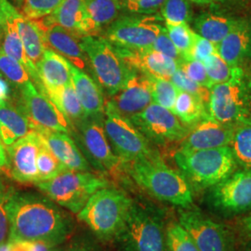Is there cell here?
I'll list each match as a JSON object with an SVG mask.
<instances>
[{"mask_svg": "<svg viewBox=\"0 0 251 251\" xmlns=\"http://www.w3.org/2000/svg\"><path fill=\"white\" fill-rule=\"evenodd\" d=\"M75 229L72 216L45 195L15 192L9 206V237L12 241L42 242L57 247Z\"/></svg>", "mask_w": 251, "mask_h": 251, "instance_id": "6da1fadb", "label": "cell"}, {"mask_svg": "<svg viewBox=\"0 0 251 251\" xmlns=\"http://www.w3.org/2000/svg\"><path fill=\"white\" fill-rule=\"evenodd\" d=\"M124 170L138 186L152 198L180 208L193 206V189L187 179L179 171L170 168L158 153L124 163Z\"/></svg>", "mask_w": 251, "mask_h": 251, "instance_id": "7a4b0ae2", "label": "cell"}, {"mask_svg": "<svg viewBox=\"0 0 251 251\" xmlns=\"http://www.w3.org/2000/svg\"><path fill=\"white\" fill-rule=\"evenodd\" d=\"M174 160L179 171L192 189L208 190L238 170L230 146L203 149L178 150Z\"/></svg>", "mask_w": 251, "mask_h": 251, "instance_id": "3957f363", "label": "cell"}, {"mask_svg": "<svg viewBox=\"0 0 251 251\" xmlns=\"http://www.w3.org/2000/svg\"><path fill=\"white\" fill-rule=\"evenodd\" d=\"M132 200L123 190L108 185L90 198L77 218L100 239H117L125 226Z\"/></svg>", "mask_w": 251, "mask_h": 251, "instance_id": "277c9868", "label": "cell"}, {"mask_svg": "<svg viewBox=\"0 0 251 251\" xmlns=\"http://www.w3.org/2000/svg\"><path fill=\"white\" fill-rule=\"evenodd\" d=\"M116 240L121 251H168L161 209L133 199L125 226Z\"/></svg>", "mask_w": 251, "mask_h": 251, "instance_id": "5b68a950", "label": "cell"}, {"mask_svg": "<svg viewBox=\"0 0 251 251\" xmlns=\"http://www.w3.org/2000/svg\"><path fill=\"white\" fill-rule=\"evenodd\" d=\"M209 117L236 128L251 125V90L249 75L242 67H233L229 80L210 89Z\"/></svg>", "mask_w": 251, "mask_h": 251, "instance_id": "8992f818", "label": "cell"}, {"mask_svg": "<svg viewBox=\"0 0 251 251\" xmlns=\"http://www.w3.org/2000/svg\"><path fill=\"white\" fill-rule=\"evenodd\" d=\"M108 185L107 179L101 176L75 171H63L52 179L36 183L43 195L74 214H78L98 190Z\"/></svg>", "mask_w": 251, "mask_h": 251, "instance_id": "52a82bcc", "label": "cell"}, {"mask_svg": "<svg viewBox=\"0 0 251 251\" xmlns=\"http://www.w3.org/2000/svg\"><path fill=\"white\" fill-rule=\"evenodd\" d=\"M79 45L87 55L100 85L110 96L117 94L134 69L126 63L117 48L105 37L82 36Z\"/></svg>", "mask_w": 251, "mask_h": 251, "instance_id": "ba28073f", "label": "cell"}, {"mask_svg": "<svg viewBox=\"0 0 251 251\" xmlns=\"http://www.w3.org/2000/svg\"><path fill=\"white\" fill-rule=\"evenodd\" d=\"M103 124L113 151L123 163L157 154L131 120L119 113L110 100L105 102Z\"/></svg>", "mask_w": 251, "mask_h": 251, "instance_id": "9c48e42d", "label": "cell"}, {"mask_svg": "<svg viewBox=\"0 0 251 251\" xmlns=\"http://www.w3.org/2000/svg\"><path fill=\"white\" fill-rule=\"evenodd\" d=\"M103 117H84L76 124V137L81 152L98 171L117 173L124 170V163L113 151L104 129Z\"/></svg>", "mask_w": 251, "mask_h": 251, "instance_id": "30bf717a", "label": "cell"}, {"mask_svg": "<svg viewBox=\"0 0 251 251\" xmlns=\"http://www.w3.org/2000/svg\"><path fill=\"white\" fill-rule=\"evenodd\" d=\"M162 17L158 15L123 16L113 22L105 31V38L114 46L130 50L151 49L160 34Z\"/></svg>", "mask_w": 251, "mask_h": 251, "instance_id": "8fae6325", "label": "cell"}, {"mask_svg": "<svg viewBox=\"0 0 251 251\" xmlns=\"http://www.w3.org/2000/svg\"><path fill=\"white\" fill-rule=\"evenodd\" d=\"M208 206L221 215L232 216L251 210V171L238 169L225 180L207 190Z\"/></svg>", "mask_w": 251, "mask_h": 251, "instance_id": "7c38bea8", "label": "cell"}, {"mask_svg": "<svg viewBox=\"0 0 251 251\" xmlns=\"http://www.w3.org/2000/svg\"><path fill=\"white\" fill-rule=\"evenodd\" d=\"M129 119L149 142L159 145L180 143L190 131L171 111L154 102Z\"/></svg>", "mask_w": 251, "mask_h": 251, "instance_id": "4fadbf2b", "label": "cell"}, {"mask_svg": "<svg viewBox=\"0 0 251 251\" xmlns=\"http://www.w3.org/2000/svg\"><path fill=\"white\" fill-rule=\"evenodd\" d=\"M178 223L188 232L200 251H235L233 235L228 228L198 209L179 210Z\"/></svg>", "mask_w": 251, "mask_h": 251, "instance_id": "5bb4252c", "label": "cell"}, {"mask_svg": "<svg viewBox=\"0 0 251 251\" xmlns=\"http://www.w3.org/2000/svg\"><path fill=\"white\" fill-rule=\"evenodd\" d=\"M18 108L29 120L31 129L37 127L73 134L74 126L46 96L30 82L20 90Z\"/></svg>", "mask_w": 251, "mask_h": 251, "instance_id": "9a60e30c", "label": "cell"}, {"mask_svg": "<svg viewBox=\"0 0 251 251\" xmlns=\"http://www.w3.org/2000/svg\"><path fill=\"white\" fill-rule=\"evenodd\" d=\"M41 143L39 134L31 130L15 143L6 146L7 168L12 179L21 183L36 184L39 181L36 161Z\"/></svg>", "mask_w": 251, "mask_h": 251, "instance_id": "2e32d148", "label": "cell"}, {"mask_svg": "<svg viewBox=\"0 0 251 251\" xmlns=\"http://www.w3.org/2000/svg\"><path fill=\"white\" fill-rule=\"evenodd\" d=\"M236 127L216 121L211 117L199 122L190 129L179 143V150H203L230 146Z\"/></svg>", "mask_w": 251, "mask_h": 251, "instance_id": "e0dca14e", "label": "cell"}, {"mask_svg": "<svg viewBox=\"0 0 251 251\" xmlns=\"http://www.w3.org/2000/svg\"><path fill=\"white\" fill-rule=\"evenodd\" d=\"M112 97L110 101L119 113L128 118L134 116L152 102L150 77L134 69L125 86Z\"/></svg>", "mask_w": 251, "mask_h": 251, "instance_id": "ac0fdd59", "label": "cell"}, {"mask_svg": "<svg viewBox=\"0 0 251 251\" xmlns=\"http://www.w3.org/2000/svg\"><path fill=\"white\" fill-rule=\"evenodd\" d=\"M3 17V50L21 63L37 87L39 78L36 67L28 59L18 30L19 12L8 0H0Z\"/></svg>", "mask_w": 251, "mask_h": 251, "instance_id": "d6986e66", "label": "cell"}, {"mask_svg": "<svg viewBox=\"0 0 251 251\" xmlns=\"http://www.w3.org/2000/svg\"><path fill=\"white\" fill-rule=\"evenodd\" d=\"M117 49L131 68L149 76L171 80L173 74L179 68L177 61L152 49L142 50Z\"/></svg>", "mask_w": 251, "mask_h": 251, "instance_id": "ffe728a7", "label": "cell"}, {"mask_svg": "<svg viewBox=\"0 0 251 251\" xmlns=\"http://www.w3.org/2000/svg\"><path fill=\"white\" fill-rule=\"evenodd\" d=\"M34 130L40 135L50 152L67 171H91L90 163L69 134L42 127H37Z\"/></svg>", "mask_w": 251, "mask_h": 251, "instance_id": "44dd1931", "label": "cell"}, {"mask_svg": "<svg viewBox=\"0 0 251 251\" xmlns=\"http://www.w3.org/2000/svg\"><path fill=\"white\" fill-rule=\"evenodd\" d=\"M220 54L231 67H242L251 60V20L241 18L230 34L217 45Z\"/></svg>", "mask_w": 251, "mask_h": 251, "instance_id": "7402d4cb", "label": "cell"}, {"mask_svg": "<svg viewBox=\"0 0 251 251\" xmlns=\"http://www.w3.org/2000/svg\"><path fill=\"white\" fill-rule=\"evenodd\" d=\"M36 70L39 78L36 89L43 94L46 90L72 83L71 63L51 50H46L41 61L36 65Z\"/></svg>", "mask_w": 251, "mask_h": 251, "instance_id": "603a6c76", "label": "cell"}, {"mask_svg": "<svg viewBox=\"0 0 251 251\" xmlns=\"http://www.w3.org/2000/svg\"><path fill=\"white\" fill-rule=\"evenodd\" d=\"M37 24L43 31L47 48L50 46L82 71L86 69L87 63L89 62L88 58H86L79 43H77L73 34L63 27L56 25Z\"/></svg>", "mask_w": 251, "mask_h": 251, "instance_id": "cb8c5ba5", "label": "cell"}, {"mask_svg": "<svg viewBox=\"0 0 251 251\" xmlns=\"http://www.w3.org/2000/svg\"><path fill=\"white\" fill-rule=\"evenodd\" d=\"M72 82L85 117H104L105 101L99 85L88 74L71 63Z\"/></svg>", "mask_w": 251, "mask_h": 251, "instance_id": "d4e9b609", "label": "cell"}, {"mask_svg": "<svg viewBox=\"0 0 251 251\" xmlns=\"http://www.w3.org/2000/svg\"><path fill=\"white\" fill-rule=\"evenodd\" d=\"M42 24L63 27L73 35L89 36L84 0H63L53 12L47 16Z\"/></svg>", "mask_w": 251, "mask_h": 251, "instance_id": "484cf974", "label": "cell"}, {"mask_svg": "<svg viewBox=\"0 0 251 251\" xmlns=\"http://www.w3.org/2000/svg\"><path fill=\"white\" fill-rule=\"evenodd\" d=\"M25 114L9 100H0V140L9 146L31 131Z\"/></svg>", "mask_w": 251, "mask_h": 251, "instance_id": "4316f807", "label": "cell"}, {"mask_svg": "<svg viewBox=\"0 0 251 251\" xmlns=\"http://www.w3.org/2000/svg\"><path fill=\"white\" fill-rule=\"evenodd\" d=\"M241 18L222 13L206 12L197 16L193 25L194 31L215 45L222 42L230 34Z\"/></svg>", "mask_w": 251, "mask_h": 251, "instance_id": "83f0119b", "label": "cell"}, {"mask_svg": "<svg viewBox=\"0 0 251 251\" xmlns=\"http://www.w3.org/2000/svg\"><path fill=\"white\" fill-rule=\"evenodd\" d=\"M88 19L89 36H94L103 27L117 20L123 3L121 0H84Z\"/></svg>", "mask_w": 251, "mask_h": 251, "instance_id": "f1b7e54d", "label": "cell"}, {"mask_svg": "<svg viewBox=\"0 0 251 251\" xmlns=\"http://www.w3.org/2000/svg\"><path fill=\"white\" fill-rule=\"evenodd\" d=\"M17 23L19 34L25 53L31 63L36 67L48 49L43 31L35 20L28 18L21 13H19Z\"/></svg>", "mask_w": 251, "mask_h": 251, "instance_id": "f546056e", "label": "cell"}, {"mask_svg": "<svg viewBox=\"0 0 251 251\" xmlns=\"http://www.w3.org/2000/svg\"><path fill=\"white\" fill-rule=\"evenodd\" d=\"M44 94L73 126L85 117L73 82L63 87L46 90Z\"/></svg>", "mask_w": 251, "mask_h": 251, "instance_id": "4dcf8cb0", "label": "cell"}, {"mask_svg": "<svg viewBox=\"0 0 251 251\" xmlns=\"http://www.w3.org/2000/svg\"><path fill=\"white\" fill-rule=\"evenodd\" d=\"M172 113L189 129L198 125L202 120L210 117L208 107L206 104H204L195 96L181 90H179L177 99L175 100Z\"/></svg>", "mask_w": 251, "mask_h": 251, "instance_id": "1f68e13d", "label": "cell"}, {"mask_svg": "<svg viewBox=\"0 0 251 251\" xmlns=\"http://www.w3.org/2000/svg\"><path fill=\"white\" fill-rule=\"evenodd\" d=\"M230 147L238 168L251 171V125L236 128Z\"/></svg>", "mask_w": 251, "mask_h": 251, "instance_id": "d6a6232c", "label": "cell"}, {"mask_svg": "<svg viewBox=\"0 0 251 251\" xmlns=\"http://www.w3.org/2000/svg\"><path fill=\"white\" fill-rule=\"evenodd\" d=\"M0 77L19 90L32 82L25 67L9 57L2 48H0Z\"/></svg>", "mask_w": 251, "mask_h": 251, "instance_id": "836d02e7", "label": "cell"}, {"mask_svg": "<svg viewBox=\"0 0 251 251\" xmlns=\"http://www.w3.org/2000/svg\"><path fill=\"white\" fill-rule=\"evenodd\" d=\"M160 12L166 25L188 24L193 16L189 0H165L160 8Z\"/></svg>", "mask_w": 251, "mask_h": 251, "instance_id": "e575fe53", "label": "cell"}, {"mask_svg": "<svg viewBox=\"0 0 251 251\" xmlns=\"http://www.w3.org/2000/svg\"><path fill=\"white\" fill-rule=\"evenodd\" d=\"M36 165H37L39 181L52 179L54 177L58 176L59 174H61L63 171H67L63 164L58 160V158L52 152H50V150L48 148L43 140L37 154Z\"/></svg>", "mask_w": 251, "mask_h": 251, "instance_id": "d590c367", "label": "cell"}, {"mask_svg": "<svg viewBox=\"0 0 251 251\" xmlns=\"http://www.w3.org/2000/svg\"><path fill=\"white\" fill-rule=\"evenodd\" d=\"M149 76V75H148ZM152 88V102L172 112L179 90L168 79L149 76Z\"/></svg>", "mask_w": 251, "mask_h": 251, "instance_id": "8d00e7d4", "label": "cell"}, {"mask_svg": "<svg viewBox=\"0 0 251 251\" xmlns=\"http://www.w3.org/2000/svg\"><path fill=\"white\" fill-rule=\"evenodd\" d=\"M168 251H200L188 232L179 223H171L166 227Z\"/></svg>", "mask_w": 251, "mask_h": 251, "instance_id": "74e56055", "label": "cell"}, {"mask_svg": "<svg viewBox=\"0 0 251 251\" xmlns=\"http://www.w3.org/2000/svg\"><path fill=\"white\" fill-rule=\"evenodd\" d=\"M168 35L181 54L183 60H187L189 52L194 45L196 32L189 26L188 24H180L176 25H166Z\"/></svg>", "mask_w": 251, "mask_h": 251, "instance_id": "f35d334b", "label": "cell"}, {"mask_svg": "<svg viewBox=\"0 0 251 251\" xmlns=\"http://www.w3.org/2000/svg\"><path fill=\"white\" fill-rule=\"evenodd\" d=\"M15 192L10 184L0 177V244L9 240V206Z\"/></svg>", "mask_w": 251, "mask_h": 251, "instance_id": "ab89813d", "label": "cell"}, {"mask_svg": "<svg viewBox=\"0 0 251 251\" xmlns=\"http://www.w3.org/2000/svg\"><path fill=\"white\" fill-rule=\"evenodd\" d=\"M202 63L204 64L206 75L212 84V87L229 80L232 76L233 67L226 63L218 52L208 56Z\"/></svg>", "mask_w": 251, "mask_h": 251, "instance_id": "60d3db41", "label": "cell"}, {"mask_svg": "<svg viewBox=\"0 0 251 251\" xmlns=\"http://www.w3.org/2000/svg\"><path fill=\"white\" fill-rule=\"evenodd\" d=\"M171 81L179 90L195 96L208 107V102L210 99V89L192 80L179 68L173 74Z\"/></svg>", "mask_w": 251, "mask_h": 251, "instance_id": "b9f144b4", "label": "cell"}, {"mask_svg": "<svg viewBox=\"0 0 251 251\" xmlns=\"http://www.w3.org/2000/svg\"><path fill=\"white\" fill-rule=\"evenodd\" d=\"M63 0H25L24 13L32 20L43 18L57 9Z\"/></svg>", "mask_w": 251, "mask_h": 251, "instance_id": "7bdbcfd3", "label": "cell"}, {"mask_svg": "<svg viewBox=\"0 0 251 251\" xmlns=\"http://www.w3.org/2000/svg\"><path fill=\"white\" fill-rule=\"evenodd\" d=\"M179 68L185 73V75L192 80L197 82L202 86H205L208 89L212 88V84L206 75V69L202 62L196 61V60H191V61L182 60L179 63Z\"/></svg>", "mask_w": 251, "mask_h": 251, "instance_id": "ee69618b", "label": "cell"}, {"mask_svg": "<svg viewBox=\"0 0 251 251\" xmlns=\"http://www.w3.org/2000/svg\"><path fill=\"white\" fill-rule=\"evenodd\" d=\"M216 52H217V45L212 43L211 41L207 40L205 37L196 34L194 45L189 52L187 60L185 61L196 60L199 62H203L208 56Z\"/></svg>", "mask_w": 251, "mask_h": 251, "instance_id": "f6af8a7d", "label": "cell"}, {"mask_svg": "<svg viewBox=\"0 0 251 251\" xmlns=\"http://www.w3.org/2000/svg\"><path fill=\"white\" fill-rule=\"evenodd\" d=\"M151 49L171 57L172 59H174L175 61H177L178 63L183 60L181 54L179 53V50L176 49V47L172 43L170 36L168 35L166 27H164L162 29L160 34L154 40Z\"/></svg>", "mask_w": 251, "mask_h": 251, "instance_id": "bcb514c9", "label": "cell"}, {"mask_svg": "<svg viewBox=\"0 0 251 251\" xmlns=\"http://www.w3.org/2000/svg\"><path fill=\"white\" fill-rule=\"evenodd\" d=\"M165 0H123V7L130 12L149 15L161 8Z\"/></svg>", "mask_w": 251, "mask_h": 251, "instance_id": "7dc6e473", "label": "cell"}, {"mask_svg": "<svg viewBox=\"0 0 251 251\" xmlns=\"http://www.w3.org/2000/svg\"><path fill=\"white\" fill-rule=\"evenodd\" d=\"M63 251H100V250L90 240L77 239L70 244Z\"/></svg>", "mask_w": 251, "mask_h": 251, "instance_id": "c3c4849f", "label": "cell"}, {"mask_svg": "<svg viewBox=\"0 0 251 251\" xmlns=\"http://www.w3.org/2000/svg\"><path fill=\"white\" fill-rule=\"evenodd\" d=\"M29 251H61L56 247L42 242H28Z\"/></svg>", "mask_w": 251, "mask_h": 251, "instance_id": "681fc988", "label": "cell"}, {"mask_svg": "<svg viewBox=\"0 0 251 251\" xmlns=\"http://www.w3.org/2000/svg\"><path fill=\"white\" fill-rule=\"evenodd\" d=\"M216 3H220L229 7H246L251 4V0H216Z\"/></svg>", "mask_w": 251, "mask_h": 251, "instance_id": "f907efd6", "label": "cell"}, {"mask_svg": "<svg viewBox=\"0 0 251 251\" xmlns=\"http://www.w3.org/2000/svg\"><path fill=\"white\" fill-rule=\"evenodd\" d=\"M9 84L4 78L0 77V100H9Z\"/></svg>", "mask_w": 251, "mask_h": 251, "instance_id": "816d5d0a", "label": "cell"}, {"mask_svg": "<svg viewBox=\"0 0 251 251\" xmlns=\"http://www.w3.org/2000/svg\"><path fill=\"white\" fill-rule=\"evenodd\" d=\"M8 166V158H7V153L6 150L3 146V144L0 140V170L3 168H7Z\"/></svg>", "mask_w": 251, "mask_h": 251, "instance_id": "f5cc1de1", "label": "cell"}, {"mask_svg": "<svg viewBox=\"0 0 251 251\" xmlns=\"http://www.w3.org/2000/svg\"><path fill=\"white\" fill-rule=\"evenodd\" d=\"M242 227L250 237H251V213L250 215L246 216L244 219H242Z\"/></svg>", "mask_w": 251, "mask_h": 251, "instance_id": "db71d44e", "label": "cell"}, {"mask_svg": "<svg viewBox=\"0 0 251 251\" xmlns=\"http://www.w3.org/2000/svg\"><path fill=\"white\" fill-rule=\"evenodd\" d=\"M190 2H193L195 4L201 5V6H206V5H212L215 4L216 0H189Z\"/></svg>", "mask_w": 251, "mask_h": 251, "instance_id": "11a10c76", "label": "cell"}, {"mask_svg": "<svg viewBox=\"0 0 251 251\" xmlns=\"http://www.w3.org/2000/svg\"><path fill=\"white\" fill-rule=\"evenodd\" d=\"M11 245L10 240L0 244V251H11Z\"/></svg>", "mask_w": 251, "mask_h": 251, "instance_id": "9f6ffc18", "label": "cell"}, {"mask_svg": "<svg viewBox=\"0 0 251 251\" xmlns=\"http://www.w3.org/2000/svg\"><path fill=\"white\" fill-rule=\"evenodd\" d=\"M3 37V17H2V10L0 6V40Z\"/></svg>", "mask_w": 251, "mask_h": 251, "instance_id": "6f0895ef", "label": "cell"}, {"mask_svg": "<svg viewBox=\"0 0 251 251\" xmlns=\"http://www.w3.org/2000/svg\"><path fill=\"white\" fill-rule=\"evenodd\" d=\"M249 80H250V86H251V75H249Z\"/></svg>", "mask_w": 251, "mask_h": 251, "instance_id": "680465c9", "label": "cell"}, {"mask_svg": "<svg viewBox=\"0 0 251 251\" xmlns=\"http://www.w3.org/2000/svg\"><path fill=\"white\" fill-rule=\"evenodd\" d=\"M248 251H251V247H250V249H249V250H248Z\"/></svg>", "mask_w": 251, "mask_h": 251, "instance_id": "91938a15", "label": "cell"}]
</instances>
